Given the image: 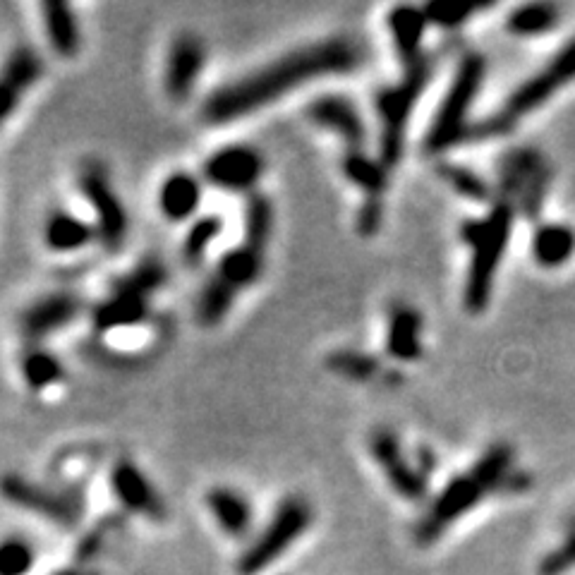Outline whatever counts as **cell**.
Returning a JSON list of instances; mask_svg holds the SVG:
<instances>
[{"instance_id":"6da1fadb","label":"cell","mask_w":575,"mask_h":575,"mask_svg":"<svg viewBox=\"0 0 575 575\" xmlns=\"http://www.w3.org/2000/svg\"><path fill=\"white\" fill-rule=\"evenodd\" d=\"M362 63V48L353 39H329L302 46L288 56L264 65L262 70L245 75L214 92L202 108V118L211 125H226L245 118L259 108L274 104L283 94L324 75L353 72Z\"/></svg>"},{"instance_id":"7a4b0ae2","label":"cell","mask_w":575,"mask_h":575,"mask_svg":"<svg viewBox=\"0 0 575 575\" xmlns=\"http://www.w3.org/2000/svg\"><path fill=\"white\" fill-rule=\"evenodd\" d=\"M513 472V449L508 444H494L463 475L453 477L444 492L429 506L427 516L415 528V540L422 547L439 540L460 516L472 511L487 494L504 492L506 480Z\"/></svg>"},{"instance_id":"3957f363","label":"cell","mask_w":575,"mask_h":575,"mask_svg":"<svg viewBox=\"0 0 575 575\" xmlns=\"http://www.w3.org/2000/svg\"><path fill=\"white\" fill-rule=\"evenodd\" d=\"M513 214L516 211L511 204L501 202L489 211V216L468 221L460 230V238L468 242L472 250L468 281H465V307L472 314L487 310V302L492 298L496 269L511 240Z\"/></svg>"},{"instance_id":"277c9868","label":"cell","mask_w":575,"mask_h":575,"mask_svg":"<svg viewBox=\"0 0 575 575\" xmlns=\"http://www.w3.org/2000/svg\"><path fill=\"white\" fill-rule=\"evenodd\" d=\"M575 82V39L561 48L559 53H554L549 58V63L544 65L540 72L525 80L518 89H513L511 96L506 99V104L501 106V111L494 115L492 120L475 127L472 132H482L480 137H499L511 132L520 120L528 118L532 111L542 108L549 99H554L561 89H566L568 84Z\"/></svg>"},{"instance_id":"5b68a950","label":"cell","mask_w":575,"mask_h":575,"mask_svg":"<svg viewBox=\"0 0 575 575\" xmlns=\"http://www.w3.org/2000/svg\"><path fill=\"white\" fill-rule=\"evenodd\" d=\"M484 75H487V60L480 53H468L458 63L456 75L449 92L444 96V104L439 106L434 115L432 125H429L425 149L427 154H441V151L456 147L470 137L468 115L475 104L477 94H480Z\"/></svg>"},{"instance_id":"8992f818","label":"cell","mask_w":575,"mask_h":575,"mask_svg":"<svg viewBox=\"0 0 575 575\" xmlns=\"http://www.w3.org/2000/svg\"><path fill=\"white\" fill-rule=\"evenodd\" d=\"M434 75V58L422 56L417 63L405 68V77L393 87L381 89L377 94V115H379V159L386 168L401 161L405 149V130H408L410 115L415 111L417 99L427 89Z\"/></svg>"},{"instance_id":"52a82bcc","label":"cell","mask_w":575,"mask_h":575,"mask_svg":"<svg viewBox=\"0 0 575 575\" xmlns=\"http://www.w3.org/2000/svg\"><path fill=\"white\" fill-rule=\"evenodd\" d=\"M312 525V506L300 496H288L276 508L274 518L266 525L262 535L242 554L240 575H257L271 566L298 537Z\"/></svg>"},{"instance_id":"ba28073f","label":"cell","mask_w":575,"mask_h":575,"mask_svg":"<svg viewBox=\"0 0 575 575\" xmlns=\"http://www.w3.org/2000/svg\"><path fill=\"white\" fill-rule=\"evenodd\" d=\"M549 178L552 171L540 151L518 149L501 161V187L508 197L516 199L518 211L525 216H535L540 211L547 197Z\"/></svg>"},{"instance_id":"9c48e42d","label":"cell","mask_w":575,"mask_h":575,"mask_svg":"<svg viewBox=\"0 0 575 575\" xmlns=\"http://www.w3.org/2000/svg\"><path fill=\"white\" fill-rule=\"evenodd\" d=\"M82 195L96 216V233L108 252H118L127 238V211L101 168H87L80 175Z\"/></svg>"},{"instance_id":"30bf717a","label":"cell","mask_w":575,"mask_h":575,"mask_svg":"<svg viewBox=\"0 0 575 575\" xmlns=\"http://www.w3.org/2000/svg\"><path fill=\"white\" fill-rule=\"evenodd\" d=\"M204 180L226 192H250L264 175V156L254 147L233 144L209 156L202 166Z\"/></svg>"},{"instance_id":"8fae6325","label":"cell","mask_w":575,"mask_h":575,"mask_svg":"<svg viewBox=\"0 0 575 575\" xmlns=\"http://www.w3.org/2000/svg\"><path fill=\"white\" fill-rule=\"evenodd\" d=\"M0 494L12 506H20L24 511H32L36 516H44L51 523L72 528L80 520V508L68 496L53 492V489L34 484L22 475H5L0 480Z\"/></svg>"},{"instance_id":"7c38bea8","label":"cell","mask_w":575,"mask_h":575,"mask_svg":"<svg viewBox=\"0 0 575 575\" xmlns=\"http://www.w3.org/2000/svg\"><path fill=\"white\" fill-rule=\"evenodd\" d=\"M372 456L377 465L384 470L386 480L403 499L422 501L427 496V477L422 475L417 465L410 463V458L403 453L401 441L391 429H379L372 434Z\"/></svg>"},{"instance_id":"4fadbf2b","label":"cell","mask_w":575,"mask_h":575,"mask_svg":"<svg viewBox=\"0 0 575 575\" xmlns=\"http://www.w3.org/2000/svg\"><path fill=\"white\" fill-rule=\"evenodd\" d=\"M204 63H207V48L202 39L195 34H180L168 48L166 77H163L166 94L173 101H185L195 92Z\"/></svg>"},{"instance_id":"5bb4252c","label":"cell","mask_w":575,"mask_h":575,"mask_svg":"<svg viewBox=\"0 0 575 575\" xmlns=\"http://www.w3.org/2000/svg\"><path fill=\"white\" fill-rule=\"evenodd\" d=\"M82 312V300L72 293H51L29 305L20 317V331L29 341L56 334L75 322Z\"/></svg>"},{"instance_id":"9a60e30c","label":"cell","mask_w":575,"mask_h":575,"mask_svg":"<svg viewBox=\"0 0 575 575\" xmlns=\"http://www.w3.org/2000/svg\"><path fill=\"white\" fill-rule=\"evenodd\" d=\"M111 487L118 501L130 511L142 513L149 520L166 518V504L161 501L159 492L149 477L130 460H120L111 470Z\"/></svg>"},{"instance_id":"2e32d148","label":"cell","mask_w":575,"mask_h":575,"mask_svg":"<svg viewBox=\"0 0 575 575\" xmlns=\"http://www.w3.org/2000/svg\"><path fill=\"white\" fill-rule=\"evenodd\" d=\"M307 115H310L312 123H317L322 130L334 132L343 144H348L350 151L360 149L362 144H365L367 127L362 123L360 111H357L353 101L345 99V96H322V99L312 101Z\"/></svg>"},{"instance_id":"e0dca14e","label":"cell","mask_w":575,"mask_h":575,"mask_svg":"<svg viewBox=\"0 0 575 575\" xmlns=\"http://www.w3.org/2000/svg\"><path fill=\"white\" fill-rule=\"evenodd\" d=\"M44 75V60H41L32 48L22 46L12 51V56L0 72V127L10 118L17 104H20L22 94Z\"/></svg>"},{"instance_id":"ac0fdd59","label":"cell","mask_w":575,"mask_h":575,"mask_svg":"<svg viewBox=\"0 0 575 575\" xmlns=\"http://www.w3.org/2000/svg\"><path fill=\"white\" fill-rule=\"evenodd\" d=\"M386 353L398 362H415L422 355V317L415 307L396 305L389 317Z\"/></svg>"},{"instance_id":"d6986e66","label":"cell","mask_w":575,"mask_h":575,"mask_svg":"<svg viewBox=\"0 0 575 575\" xmlns=\"http://www.w3.org/2000/svg\"><path fill=\"white\" fill-rule=\"evenodd\" d=\"M427 15L422 8L413 5H398L389 15V32L393 36V46H396L401 63L413 65L420 60L422 53V36L427 32Z\"/></svg>"},{"instance_id":"ffe728a7","label":"cell","mask_w":575,"mask_h":575,"mask_svg":"<svg viewBox=\"0 0 575 575\" xmlns=\"http://www.w3.org/2000/svg\"><path fill=\"white\" fill-rule=\"evenodd\" d=\"M149 314V300L139 298L135 293H125V290H113L104 302L94 307V329L101 334L108 331L125 329V326H135L144 322Z\"/></svg>"},{"instance_id":"44dd1931","label":"cell","mask_w":575,"mask_h":575,"mask_svg":"<svg viewBox=\"0 0 575 575\" xmlns=\"http://www.w3.org/2000/svg\"><path fill=\"white\" fill-rule=\"evenodd\" d=\"M199 202H202V185H199L195 175L180 171L163 180L159 190V207L168 221H187L199 209Z\"/></svg>"},{"instance_id":"7402d4cb","label":"cell","mask_w":575,"mask_h":575,"mask_svg":"<svg viewBox=\"0 0 575 575\" xmlns=\"http://www.w3.org/2000/svg\"><path fill=\"white\" fill-rule=\"evenodd\" d=\"M575 254V230L566 223H540L532 233V257L544 269H559Z\"/></svg>"},{"instance_id":"603a6c76","label":"cell","mask_w":575,"mask_h":575,"mask_svg":"<svg viewBox=\"0 0 575 575\" xmlns=\"http://www.w3.org/2000/svg\"><path fill=\"white\" fill-rule=\"evenodd\" d=\"M41 12H44L46 36L53 51L63 58L77 56L82 48V29L70 5L44 3L41 5Z\"/></svg>"},{"instance_id":"cb8c5ba5","label":"cell","mask_w":575,"mask_h":575,"mask_svg":"<svg viewBox=\"0 0 575 575\" xmlns=\"http://www.w3.org/2000/svg\"><path fill=\"white\" fill-rule=\"evenodd\" d=\"M207 506L214 513L219 528L226 535L240 537L252 525V506L240 492L228 487H216L207 494Z\"/></svg>"},{"instance_id":"d4e9b609","label":"cell","mask_w":575,"mask_h":575,"mask_svg":"<svg viewBox=\"0 0 575 575\" xmlns=\"http://www.w3.org/2000/svg\"><path fill=\"white\" fill-rule=\"evenodd\" d=\"M44 238L53 252H77L92 242L94 230L80 216L56 211V214L48 216Z\"/></svg>"},{"instance_id":"484cf974","label":"cell","mask_w":575,"mask_h":575,"mask_svg":"<svg viewBox=\"0 0 575 575\" xmlns=\"http://www.w3.org/2000/svg\"><path fill=\"white\" fill-rule=\"evenodd\" d=\"M264 271V252L254 250V247L245 245L242 242L235 250H228L219 259V274L216 278H221L223 283H228L230 288L242 290L247 286H252Z\"/></svg>"},{"instance_id":"4316f807","label":"cell","mask_w":575,"mask_h":575,"mask_svg":"<svg viewBox=\"0 0 575 575\" xmlns=\"http://www.w3.org/2000/svg\"><path fill=\"white\" fill-rule=\"evenodd\" d=\"M341 168L345 178L360 187V190H365L367 197H379L386 190V185H389V168H386V163L362 154L360 149L345 154Z\"/></svg>"},{"instance_id":"83f0119b","label":"cell","mask_w":575,"mask_h":575,"mask_svg":"<svg viewBox=\"0 0 575 575\" xmlns=\"http://www.w3.org/2000/svg\"><path fill=\"white\" fill-rule=\"evenodd\" d=\"M22 377L32 391H46L56 386L63 379V362L51 350L46 348H29L22 355Z\"/></svg>"},{"instance_id":"f1b7e54d","label":"cell","mask_w":575,"mask_h":575,"mask_svg":"<svg viewBox=\"0 0 575 575\" xmlns=\"http://www.w3.org/2000/svg\"><path fill=\"white\" fill-rule=\"evenodd\" d=\"M559 22V8L552 3H528L520 5L508 15L506 29L513 36H540L547 34L549 29Z\"/></svg>"},{"instance_id":"f546056e","label":"cell","mask_w":575,"mask_h":575,"mask_svg":"<svg viewBox=\"0 0 575 575\" xmlns=\"http://www.w3.org/2000/svg\"><path fill=\"white\" fill-rule=\"evenodd\" d=\"M274 230V204L264 195H252L245 207V245L264 252Z\"/></svg>"},{"instance_id":"4dcf8cb0","label":"cell","mask_w":575,"mask_h":575,"mask_svg":"<svg viewBox=\"0 0 575 575\" xmlns=\"http://www.w3.org/2000/svg\"><path fill=\"white\" fill-rule=\"evenodd\" d=\"M168 281V271L159 259H144L139 262L130 274L120 278L115 283L113 290H125V293H135L139 298H151L154 293H159L163 288V283Z\"/></svg>"},{"instance_id":"1f68e13d","label":"cell","mask_w":575,"mask_h":575,"mask_svg":"<svg viewBox=\"0 0 575 575\" xmlns=\"http://www.w3.org/2000/svg\"><path fill=\"white\" fill-rule=\"evenodd\" d=\"M235 295H238V290L230 288L228 283L221 281V278L209 281L207 286H204L202 295H199V302H197L199 322H202L204 326L219 324L221 319L230 312V307H233Z\"/></svg>"},{"instance_id":"d6a6232c","label":"cell","mask_w":575,"mask_h":575,"mask_svg":"<svg viewBox=\"0 0 575 575\" xmlns=\"http://www.w3.org/2000/svg\"><path fill=\"white\" fill-rule=\"evenodd\" d=\"M326 367H329L331 372H336L338 377L353 379V381H367L379 372L377 357L362 353V350H350V348L331 353L329 360H326Z\"/></svg>"},{"instance_id":"836d02e7","label":"cell","mask_w":575,"mask_h":575,"mask_svg":"<svg viewBox=\"0 0 575 575\" xmlns=\"http://www.w3.org/2000/svg\"><path fill=\"white\" fill-rule=\"evenodd\" d=\"M223 221L219 216H202L192 223V228L187 230L185 242H183V254L187 264H199L204 259V254L211 247V242L221 235Z\"/></svg>"},{"instance_id":"e575fe53","label":"cell","mask_w":575,"mask_h":575,"mask_svg":"<svg viewBox=\"0 0 575 575\" xmlns=\"http://www.w3.org/2000/svg\"><path fill=\"white\" fill-rule=\"evenodd\" d=\"M439 175L451 185V190L456 192V195L472 199V202H487V199L492 197L487 180L480 178L475 171H470V168L449 163V166L439 168Z\"/></svg>"},{"instance_id":"d590c367","label":"cell","mask_w":575,"mask_h":575,"mask_svg":"<svg viewBox=\"0 0 575 575\" xmlns=\"http://www.w3.org/2000/svg\"><path fill=\"white\" fill-rule=\"evenodd\" d=\"M34 566V547L20 537L0 542V575H27Z\"/></svg>"},{"instance_id":"8d00e7d4","label":"cell","mask_w":575,"mask_h":575,"mask_svg":"<svg viewBox=\"0 0 575 575\" xmlns=\"http://www.w3.org/2000/svg\"><path fill=\"white\" fill-rule=\"evenodd\" d=\"M425 15L429 24H437L444 29H456L460 24L468 22L470 15L480 10V5H465V3H451V0H434V3L425 5Z\"/></svg>"},{"instance_id":"74e56055","label":"cell","mask_w":575,"mask_h":575,"mask_svg":"<svg viewBox=\"0 0 575 575\" xmlns=\"http://www.w3.org/2000/svg\"><path fill=\"white\" fill-rule=\"evenodd\" d=\"M575 566V535L568 537V540L561 544L559 549L549 552L542 559L540 564V573L542 575H561L568 568Z\"/></svg>"},{"instance_id":"f35d334b","label":"cell","mask_w":575,"mask_h":575,"mask_svg":"<svg viewBox=\"0 0 575 575\" xmlns=\"http://www.w3.org/2000/svg\"><path fill=\"white\" fill-rule=\"evenodd\" d=\"M381 223H384V204H381L379 197H367L365 204H362L360 211H357V230L360 235H377Z\"/></svg>"},{"instance_id":"ab89813d","label":"cell","mask_w":575,"mask_h":575,"mask_svg":"<svg viewBox=\"0 0 575 575\" xmlns=\"http://www.w3.org/2000/svg\"><path fill=\"white\" fill-rule=\"evenodd\" d=\"M60 575H84V573H77V571H65V573H60Z\"/></svg>"}]
</instances>
